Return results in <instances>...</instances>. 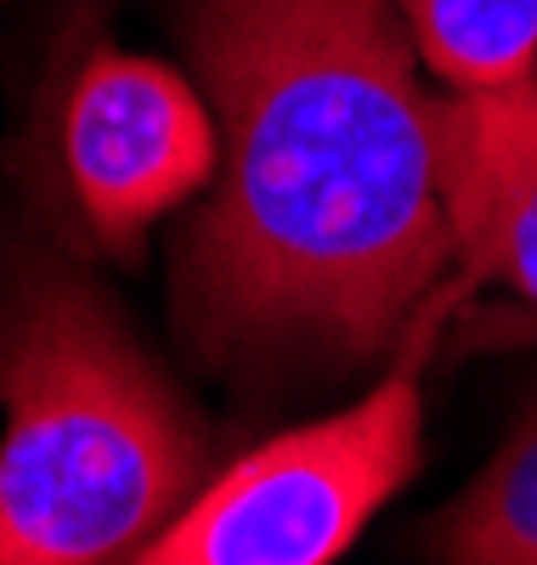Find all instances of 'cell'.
I'll use <instances>...</instances> for the list:
<instances>
[{
    "label": "cell",
    "mask_w": 537,
    "mask_h": 565,
    "mask_svg": "<svg viewBox=\"0 0 537 565\" xmlns=\"http://www.w3.org/2000/svg\"><path fill=\"white\" fill-rule=\"evenodd\" d=\"M176 29L221 148L170 249L181 351L255 402L346 385L459 266L408 29L390 0H176Z\"/></svg>",
    "instance_id": "cell-1"
},
{
    "label": "cell",
    "mask_w": 537,
    "mask_h": 565,
    "mask_svg": "<svg viewBox=\"0 0 537 565\" xmlns=\"http://www.w3.org/2000/svg\"><path fill=\"white\" fill-rule=\"evenodd\" d=\"M0 565H130L215 441L74 244L0 221Z\"/></svg>",
    "instance_id": "cell-2"
},
{
    "label": "cell",
    "mask_w": 537,
    "mask_h": 565,
    "mask_svg": "<svg viewBox=\"0 0 537 565\" xmlns=\"http://www.w3.org/2000/svg\"><path fill=\"white\" fill-rule=\"evenodd\" d=\"M430 328L397 351V367L362 402L232 458L130 565H334L419 469Z\"/></svg>",
    "instance_id": "cell-3"
},
{
    "label": "cell",
    "mask_w": 537,
    "mask_h": 565,
    "mask_svg": "<svg viewBox=\"0 0 537 565\" xmlns=\"http://www.w3.org/2000/svg\"><path fill=\"white\" fill-rule=\"evenodd\" d=\"M40 119L18 170L45 226L74 249L141 266L148 232L192 204L215 175V119L204 90L159 57L85 40L45 74Z\"/></svg>",
    "instance_id": "cell-4"
},
{
    "label": "cell",
    "mask_w": 537,
    "mask_h": 565,
    "mask_svg": "<svg viewBox=\"0 0 537 565\" xmlns=\"http://www.w3.org/2000/svg\"><path fill=\"white\" fill-rule=\"evenodd\" d=\"M435 186L464 277L537 306V79L435 97Z\"/></svg>",
    "instance_id": "cell-5"
},
{
    "label": "cell",
    "mask_w": 537,
    "mask_h": 565,
    "mask_svg": "<svg viewBox=\"0 0 537 565\" xmlns=\"http://www.w3.org/2000/svg\"><path fill=\"white\" fill-rule=\"evenodd\" d=\"M413 554L424 565H537V396L498 458L413 526Z\"/></svg>",
    "instance_id": "cell-6"
},
{
    "label": "cell",
    "mask_w": 537,
    "mask_h": 565,
    "mask_svg": "<svg viewBox=\"0 0 537 565\" xmlns=\"http://www.w3.org/2000/svg\"><path fill=\"white\" fill-rule=\"evenodd\" d=\"M419 57L448 90L537 79V0H390Z\"/></svg>",
    "instance_id": "cell-7"
},
{
    "label": "cell",
    "mask_w": 537,
    "mask_h": 565,
    "mask_svg": "<svg viewBox=\"0 0 537 565\" xmlns=\"http://www.w3.org/2000/svg\"><path fill=\"white\" fill-rule=\"evenodd\" d=\"M108 12V0H69V23H63V34H57V57L52 63H63L69 52H80L85 45V29L96 34V18Z\"/></svg>",
    "instance_id": "cell-8"
}]
</instances>
